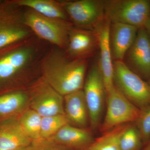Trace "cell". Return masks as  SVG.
Masks as SVG:
<instances>
[{
    "mask_svg": "<svg viewBox=\"0 0 150 150\" xmlns=\"http://www.w3.org/2000/svg\"><path fill=\"white\" fill-rule=\"evenodd\" d=\"M35 35L0 50V93L26 90L41 76L40 63L51 47Z\"/></svg>",
    "mask_w": 150,
    "mask_h": 150,
    "instance_id": "cell-1",
    "label": "cell"
},
{
    "mask_svg": "<svg viewBox=\"0 0 150 150\" xmlns=\"http://www.w3.org/2000/svg\"><path fill=\"white\" fill-rule=\"evenodd\" d=\"M88 65V59H72L64 50L51 46L40 61V75L64 96L83 89Z\"/></svg>",
    "mask_w": 150,
    "mask_h": 150,
    "instance_id": "cell-2",
    "label": "cell"
},
{
    "mask_svg": "<svg viewBox=\"0 0 150 150\" xmlns=\"http://www.w3.org/2000/svg\"><path fill=\"white\" fill-rule=\"evenodd\" d=\"M23 21L40 40L64 51L67 49L69 32L74 26L71 21L47 17L28 8H24Z\"/></svg>",
    "mask_w": 150,
    "mask_h": 150,
    "instance_id": "cell-3",
    "label": "cell"
},
{
    "mask_svg": "<svg viewBox=\"0 0 150 150\" xmlns=\"http://www.w3.org/2000/svg\"><path fill=\"white\" fill-rule=\"evenodd\" d=\"M24 9L11 0L0 5V50L34 35L24 23Z\"/></svg>",
    "mask_w": 150,
    "mask_h": 150,
    "instance_id": "cell-4",
    "label": "cell"
},
{
    "mask_svg": "<svg viewBox=\"0 0 150 150\" xmlns=\"http://www.w3.org/2000/svg\"><path fill=\"white\" fill-rule=\"evenodd\" d=\"M113 83L130 102L142 110L150 105V87L147 81L123 61L113 62Z\"/></svg>",
    "mask_w": 150,
    "mask_h": 150,
    "instance_id": "cell-5",
    "label": "cell"
},
{
    "mask_svg": "<svg viewBox=\"0 0 150 150\" xmlns=\"http://www.w3.org/2000/svg\"><path fill=\"white\" fill-rule=\"evenodd\" d=\"M105 16L111 23L144 28L150 15V0H104Z\"/></svg>",
    "mask_w": 150,
    "mask_h": 150,
    "instance_id": "cell-6",
    "label": "cell"
},
{
    "mask_svg": "<svg viewBox=\"0 0 150 150\" xmlns=\"http://www.w3.org/2000/svg\"><path fill=\"white\" fill-rule=\"evenodd\" d=\"M76 27L95 30L106 18L104 0H59Z\"/></svg>",
    "mask_w": 150,
    "mask_h": 150,
    "instance_id": "cell-7",
    "label": "cell"
},
{
    "mask_svg": "<svg viewBox=\"0 0 150 150\" xmlns=\"http://www.w3.org/2000/svg\"><path fill=\"white\" fill-rule=\"evenodd\" d=\"M106 96L107 110L100 128L103 133L120 125L137 121L142 110L130 102L114 85Z\"/></svg>",
    "mask_w": 150,
    "mask_h": 150,
    "instance_id": "cell-8",
    "label": "cell"
},
{
    "mask_svg": "<svg viewBox=\"0 0 150 150\" xmlns=\"http://www.w3.org/2000/svg\"><path fill=\"white\" fill-rule=\"evenodd\" d=\"M29 108L42 117L65 114L64 96L40 77L28 88Z\"/></svg>",
    "mask_w": 150,
    "mask_h": 150,
    "instance_id": "cell-9",
    "label": "cell"
},
{
    "mask_svg": "<svg viewBox=\"0 0 150 150\" xmlns=\"http://www.w3.org/2000/svg\"><path fill=\"white\" fill-rule=\"evenodd\" d=\"M88 108L89 123L92 129L99 126L106 92L98 64H94L85 79L83 89Z\"/></svg>",
    "mask_w": 150,
    "mask_h": 150,
    "instance_id": "cell-10",
    "label": "cell"
},
{
    "mask_svg": "<svg viewBox=\"0 0 150 150\" xmlns=\"http://www.w3.org/2000/svg\"><path fill=\"white\" fill-rule=\"evenodd\" d=\"M123 62L144 80L150 79V33L144 28L138 30L136 39Z\"/></svg>",
    "mask_w": 150,
    "mask_h": 150,
    "instance_id": "cell-11",
    "label": "cell"
},
{
    "mask_svg": "<svg viewBox=\"0 0 150 150\" xmlns=\"http://www.w3.org/2000/svg\"><path fill=\"white\" fill-rule=\"evenodd\" d=\"M98 49V38L95 30L73 26L69 34L68 45L65 51L73 59H88Z\"/></svg>",
    "mask_w": 150,
    "mask_h": 150,
    "instance_id": "cell-12",
    "label": "cell"
},
{
    "mask_svg": "<svg viewBox=\"0 0 150 150\" xmlns=\"http://www.w3.org/2000/svg\"><path fill=\"white\" fill-rule=\"evenodd\" d=\"M110 22L106 18L95 30L98 38L100 60L98 65L104 82L106 93L114 86L113 61L109 40Z\"/></svg>",
    "mask_w": 150,
    "mask_h": 150,
    "instance_id": "cell-13",
    "label": "cell"
},
{
    "mask_svg": "<svg viewBox=\"0 0 150 150\" xmlns=\"http://www.w3.org/2000/svg\"><path fill=\"white\" fill-rule=\"evenodd\" d=\"M138 30L128 24L110 23L109 40L113 62L123 61L126 52L136 39Z\"/></svg>",
    "mask_w": 150,
    "mask_h": 150,
    "instance_id": "cell-14",
    "label": "cell"
},
{
    "mask_svg": "<svg viewBox=\"0 0 150 150\" xmlns=\"http://www.w3.org/2000/svg\"><path fill=\"white\" fill-rule=\"evenodd\" d=\"M94 140L90 129L67 124L48 140L56 144L73 149L83 150Z\"/></svg>",
    "mask_w": 150,
    "mask_h": 150,
    "instance_id": "cell-15",
    "label": "cell"
},
{
    "mask_svg": "<svg viewBox=\"0 0 150 150\" xmlns=\"http://www.w3.org/2000/svg\"><path fill=\"white\" fill-rule=\"evenodd\" d=\"M64 98L65 115L70 124L86 128L89 122V115L83 90L68 94Z\"/></svg>",
    "mask_w": 150,
    "mask_h": 150,
    "instance_id": "cell-16",
    "label": "cell"
},
{
    "mask_svg": "<svg viewBox=\"0 0 150 150\" xmlns=\"http://www.w3.org/2000/svg\"><path fill=\"white\" fill-rule=\"evenodd\" d=\"M28 89L14 91L0 95V118L10 119L18 117L29 107Z\"/></svg>",
    "mask_w": 150,
    "mask_h": 150,
    "instance_id": "cell-17",
    "label": "cell"
},
{
    "mask_svg": "<svg viewBox=\"0 0 150 150\" xmlns=\"http://www.w3.org/2000/svg\"><path fill=\"white\" fill-rule=\"evenodd\" d=\"M32 142L22 130L17 118L0 126V150H14L30 146Z\"/></svg>",
    "mask_w": 150,
    "mask_h": 150,
    "instance_id": "cell-18",
    "label": "cell"
},
{
    "mask_svg": "<svg viewBox=\"0 0 150 150\" xmlns=\"http://www.w3.org/2000/svg\"><path fill=\"white\" fill-rule=\"evenodd\" d=\"M15 4L31 9L43 16L70 21L59 1L56 0H11Z\"/></svg>",
    "mask_w": 150,
    "mask_h": 150,
    "instance_id": "cell-19",
    "label": "cell"
},
{
    "mask_svg": "<svg viewBox=\"0 0 150 150\" xmlns=\"http://www.w3.org/2000/svg\"><path fill=\"white\" fill-rule=\"evenodd\" d=\"M130 125L128 123L123 124L103 133L102 136L94 140L83 150H121L120 142L121 136Z\"/></svg>",
    "mask_w": 150,
    "mask_h": 150,
    "instance_id": "cell-20",
    "label": "cell"
},
{
    "mask_svg": "<svg viewBox=\"0 0 150 150\" xmlns=\"http://www.w3.org/2000/svg\"><path fill=\"white\" fill-rule=\"evenodd\" d=\"M17 119L22 130L32 142L41 140L42 117L39 114L28 107L18 117Z\"/></svg>",
    "mask_w": 150,
    "mask_h": 150,
    "instance_id": "cell-21",
    "label": "cell"
},
{
    "mask_svg": "<svg viewBox=\"0 0 150 150\" xmlns=\"http://www.w3.org/2000/svg\"><path fill=\"white\" fill-rule=\"evenodd\" d=\"M70 124L65 114L42 117L40 130L41 140H48L62 127Z\"/></svg>",
    "mask_w": 150,
    "mask_h": 150,
    "instance_id": "cell-22",
    "label": "cell"
},
{
    "mask_svg": "<svg viewBox=\"0 0 150 150\" xmlns=\"http://www.w3.org/2000/svg\"><path fill=\"white\" fill-rule=\"evenodd\" d=\"M142 140L137 126L130 124L121 136L120 146L121 150H140Z\"/></svg>",
    "mask_w": 150,
    "mask_h": 150,
    "instance_id": "cell-23",
    "label": "cell"
},
{
    "mask_svg": "<svg viewBox=\"0 0 150 150\" xmlns=\"http://www.w3.org/2000/svg\"><path fill=\"white\" fill-rule=\"evenodd\" d=\"M141 115L137 122V127L143 143H147L150 139V105L142 109Z\"/></svg>",
    "mask_w": 150,
    "mask_h": 150,
    "instance_id": "cell-24",
    "label": "cell"
},
{
    "mask_svg": "<svg viewBox=\"0 0 150 150\" xmlns=\"http://www.w3.org/2000/svg\"><path fill=\"white\" fill-rule=\"evenodd\" d=\"M65 148L48 140H41L32 144V150H66Z\"/></svg>",
    "mask_w": 150,
    "mask_h": 150,
    "instance_id": "cell-25",
    "label": "cell"
},
{
    "mask_svg": "<svg viewBox=\"0 0 150 150\" xmlns=\"http://www.w3.org/2000/svg\"><path fill=\"white\" fill-rule=\"evenodd\" d=\"M144 28L150 33V15L148 18L147 21L146 22Z\"/></svg>",
    "mask_w": 150,
    "mask_h": 150,
    "instance_id": "cell-26",
    "label": "cell"
},
{
    "mask_svg": "<svg viewBox=\"0 0 150 150\" xmlns=\"http://www.w3.org/2000/svg\"><path fill=\"white\" fill-rule=\"evenodd\" d=\"M142 150H150V139L146 143V146Z\"/></svg>",
    "mask_w": 150,
    "mask_h": 150,
    "instance_id": "cell-27",
    "label": "cell"
},
{
    "mask_svg": "<svg viewBox=\"0 0 150 150\" xmlns=\"http://www.w3.org/2000/svg\"><path fill=\"white\" fill-rule=\"evenodd\" d=\"M14 150H32V144L30 145V146H28L20 148V149Z\"/></svg>",
    "mask_w": 150,
    "mask_h": 150,
    "instance_id": "cell-28",
    "label": "cell"
},
{
    "mask_svg": "<svg viewBox=\"0 0 150 150\" xmlns=\"http://www.w3.org/2000/svg\"><path fill=\"white\" fill-rule=\"evenodd\" d=\"M147 82L148 84H149V86L150 87V78L149 80H148Z\"/></svg>",
    "mask_w": 150,
    "mask_h": 150,
    "instance_id": "cell-29",
    "label": "cell"
},
{
    "mask_svg": "<svg viewBox=\"0 0 150 150\" xmlns=\"http://www.w3.org/2000/svg\"><path fill=\"white\" fill-rule=\"evenodd\" d=\"M3 1H2V0H0V5L1 4L2 2Z\"/></svg>",
    "mask_w": 150,
    "mask_h": 150,
    "instance_id": "cell-30",
    "label": "cell"
}]
</instances>
